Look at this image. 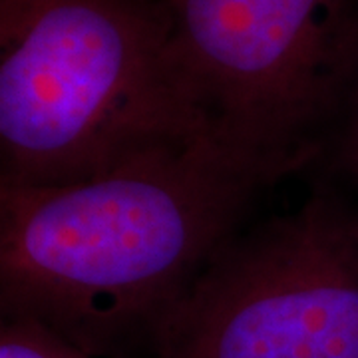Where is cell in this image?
<instances>
[{
    "mask_svg": "<svg viewBox=\"0 0 358 358\" xmlns=\"http://www.w3.org/2000/svg\"><path fill=\"white\" fill-rule=\"evenodd\" d=\"M336 154H338V162L343 164V167L348 171V176L352 178L358 187V110L346 129V134L343 136Z\"/></svg>",
    "mask_w": 358,
    "mask_h": 358,
    "instance_id": "8992f818",
    "label": "cell"
},
{
    "mask_svg": "<svg viewBox=\"0 0 358 358\" xmlns=\"http://www.w3.org/2000/svg\"><path fill=\"white\" fill-rule=\"evenodd\" d=\"M281 179L203 134L76 183L0 185V315L98 358L150 345Z\"/></svg>",
    "mask_w": 358,
    "mask_h": 358,
    "instance_id": "6da1fadb",
    "label": "cell"
},
{
    "mask_svg": "<svg viewBox=\"0 0 358 358\" xmlns=\"http://www.w3.org/2000/svg\"><path fill=\"white\" fill-rule=\"evenodd\" d=\"M148 346L154 358H358V205L324 183L237 231Z\"/></svg>",
    "mask_w": 358,
    "mask_h": 358,
    "instance_id": "277c9868",
    "label": "cell"
},
{
    "mask_svg": "<svg viewBox=\"0 0 358 358\" xmlns=\"http://www.w3.org/2000/svg\"><path fill=\"white\" fill-rule=\"evenodd\" d=\"M203 134L162 2L0 0V185L76 183Z\"/></svg>",
    "mask_w": 358,
    "mask_h": 358,
    "instance_id": "7a4b0ae2",
    "label": "cell"
},
{
    "mask_svg": "<svg viewBox=\"0 0 358 358\" xmlns=\"http://www.w3.org/2000/svg\"><path fill=\"white\" fill-rule=\"evenodd\" d=\"M213 138L282 178L338 150L358 110L355 0H162Z\"/></svg>",
    "mask_w": 358,
    "mask_h": 358,
    "instance_id": "3957f363",
    "label": "cell"
},
{
    "mask_svg": "<svg viewBox=\"0 0 358 358\" xmlns=\"http://www.w3.org/2000/svg\"><path fill=\"white\" fill-rule=\"evenodd\" d=\"M0 358H98L66 343L36 322L2 319Z\"/></svg>",
    "mask_w": 358,
    "mask_h": 358,
    "instance_id": "5b68a950",
    "label": "cell"
}]
</instances>
